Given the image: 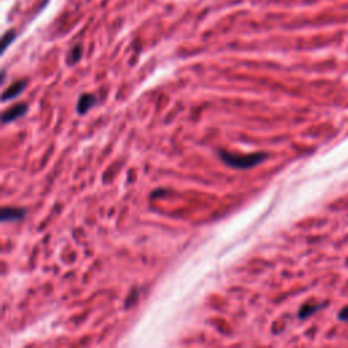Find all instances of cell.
Wrapping results in <instances>:
<instances>
[{
  "label": "cell",
  "instance_id": "6",
  "mask_svg": "<svg viewBox=\"0 0 348 348\" xmlns=\"http://www.w3.org/2000/svg\"><path fill=\"white\" fill-rule=\"evenodd\" d=\"M15 34L16 33H15L14 30H10V32H7L3 36V40H2V52H4L7 46H8V44H11V41L15 38Z\"/></svg>",
  "mask_w": 348,
  "mask_h": 348
},
{
  "label": "cell",
  "instance_id": "5",
  "mask_svg": "<svg viewBox=\"0 0 348 348\" xmlns=\"http://www.w3.org/2000/svg\"><path fill=\"white\" fill-rule=\"evenodd\" d=\"M26 80H18V82H15L14 84H11L7 90L4 92V94H3V101H8V100H11V98H15L20 96V92L24 90V86H26Z\"/></svg>",
  "mask_w": 348,
  "mask_h": 348
},
{
  "label": "cell",
  "instance_id": "9",
  "mask_svg": "<svg viewBox=\"0 0 348 348\" xmlns=\"http://www.w3.org/2000/svg\"><path fill=\"white\" fill-rule=\"evenodd\" d=\"M338 318L343 320V321H347L348 322V308L343 309L340 313H338Z\"/></svg>",
  "mask_w": 348,
  "mask_h": 348
},
{
  "label": "cell",
  "instance_id": "1",
  "mask_svg": "<svg viewBox=\"0 0 348 348\" xmlns=\"http://www.w3.org/2000/svg\"><path fill=\"white\" fill-rule=\"evenodd\" d=\"M219 155H220V158H222L224 164L232 166L234 169H250V168H254V166H257V164L268 158V155L264 154V152H256V154L250 155H237L228 152V151H220Z\"/></svg>",
  "mask_w": 348,
  "mask_h": 348
},
{
  "label": "cell",
  "instance_id": "3",
  "mask_svg": "<svg viewBox=\"0 0 348 348\" xmlns=\"http://www.w3.org/2000/svg\"><path fill=\"white\" fill-rule=\"evenodd\" d=\"M26 210L16 207H4L2 211V220L3 222H14V220H20L24 216Z\"/></svg>",
  "mask_w": 348,
  "mask_h": 348
},
{
  "label": "cell",
  "instance_id": "4",
  "mask_svg": "<svg viewBox=\"0 0 348 348\" xmlns=\"http://www.w3.org/2000/svg\"><path fill=\"white\" fill-rule=\"evenodd\" d=\"M96 104H97V98L94 97V96L83 94L82 97L79 98V102H78V113H79V114H84V113H87V112L90 110Z\"/></svg>",
  "mask_w": 348,
  "mask_h": 348
},
{
  "label": "cell",
  "instance_id": "2",
  "mask_svg": "<svg viewBox=\"0 0 348 348\" xmlns=\"http://www.w3.org/2000/svg\"><path fill=\"white\" fill-rule=\"evenodd\" d=\"M28 112V105L26 104H18V105H14L12 108H10L8 110H6L2 116V120L3 122H10V121H14L16 118L22 117Z\"/></svg>",
  "mask_w": 348,
  "mask_h": 348
},
{
  "label": "cell",
  "instance_id": "8",
  "mask_svg": "<svg viewBox=\"0 0 348 348\" xmlns=\"http://www.w3.org/2000/svg\"><path fill=\"white\" fill-rule=\"evenodd\" d=\"M80 56H82V46H75L71 52V56H70V63H76L80 60Z\"/></svg>",
  "mask_w": 348,
  "mask_h": 348
},
{
  "label": "cell",
  "instance_id": "7",
  "mask_svg": "<svg viewBox=\"0 0 348 348\" xmlns=\"http://www.w3.org/2000/svg\"><path fill=\"white\" fill-rule=\"evenodd\" d=\"M320 309V306H304L302 309H300V318H306V317H309L310 314H313L314 312H317V310Z\"/></svg>",
  "mask_w": 348,
  "mask_h": 348
}]
</instances>
